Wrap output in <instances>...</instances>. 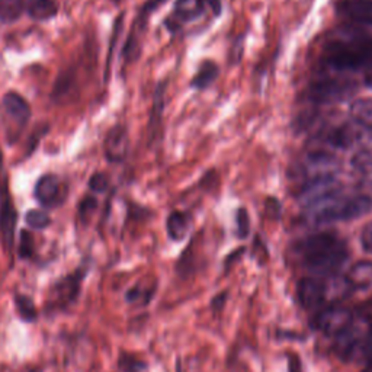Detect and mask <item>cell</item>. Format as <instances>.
<instances>
[{
	"mask_svg": "<svg viewBox=\"0 0 372 372\" xmlns=\"http://www.w3.org/2000/svg\"><path fill=\"white\" fill-rule=\"evenodd\" d=\"M20 5L23 11H27L37 20L50 19L57 13V5L53 0H20Z\"/></svg>",
	"mask_w": 372,
	"mask_h": 372,
	"instance_id": "cell-15",
	"label": "cell"
},
{
	"mask_svg": "<svg viewBox=\"0 0 372 372\" xmlns=\"http://www.w3.org/2000/svg\"><path fill=\"white\" fill-rule=\"evenodd\" d=\"M295 258L301 266L320 276H332L349 258L347 244L333 232H316L295 244Z\"/></svg>",
	"mask_w": 372,
	"mask_h": 372,
	"instance_id": "cell-1",
	"label": "cell"
},
{
	"mask_svg": "<svg viewBox=\"0 0 372 372\" xmlns=\"http://www.w3.org/2000/svg\"><path fill=\"white\" fill-rule=\"evenodd\" d=\"M361 244L366 253H372V221H369L361 232Z\"/></svg>",
	"mask_w": 372,
	"mask_h": 372,
	"instance_id": "cell-29",
	"label": "cell"
},
{
	"mask_svg": "<svg viewBox=\"0 0 372 372\" xmlns=\"http://www.w3.org/2000/svg\"><path fill=\"white\" fill-rule=\"evenodd\" d=\"M346 281L354 291H364L372 287V261L362 259L349 268Z\"/></svg>",
	"mask_w": 372,
	"mask_h": 372,
	"instance_id": "cell-13",
	"label": "cell"
},
{
	"mask_svg": "<svg viewBox=\"0 0 372 372\" xmlns=\"http://www.w3.org/2000/svg\"><path fill=\"white\" fill-rule=\"evenodd\" d=\"M4 106L8 115L19 123V124H27L31 118V106L30 104L23 99L19 93L9 92L4 97Z\"/></svg>",
	"mask_w": 372,
	"mask_h": 372,
	"instance_id": "cell-14",
	"label": "cell"
},
{
	"mask_svg": "<svg viewBox=\"0 0 372 372\" xmlns=\"http://www.w3.org/2000/svg\"><path fill=\"white\" fill-rule=\"evenodd\" d=\"M18 223V211L9 195L8 185L0 186V243L6 254H12L15 246V230Z\"/></svg>",
	"mask_w": 372,
	"mask_h": 372,
	"instance_id": "cell-6",
	"label": "cell"
},
{
	"mask_svg": "<svg viewBox=\"0 0 372 372\" xmlns=\"http://www.w3.org/2000/svg\"><path fill=\"white\" fill-rule=\"evenodd\" d=\"M95 208H97V199L92 198V197H86L80 202V217L83 220H86L93 211H95Z\"/></svg>",
	"mask_w": 372,
	"mask_h": 372,
	"instance_id": "cell-30",
	"label": "cell"
},
{
	"mask_svg": "<svg viewBox=\"0 0 372 372\" xmlns=\"http://www.w3.org/2000/svg\"><path fill=\"white\" fill-rule=\"evenodd\" d=\"M310 220L316 224H329L359 218L372 209V199L368 195H345L337 186L321 195L304 202Z\"/></svg>",
	"mask_w": 372,
	"mask_h": 372,
	"instance_id": "cell-2",
	"label": "cell"
},
{
	"mask_svg": "<svg viewBox=\"0 0 372 372\" xmlns=\"http://www.w3.org/2000/svg\"><path fill=\"white\" fill-rule=\"evenodd\" d=\"M323 61L337 72H358L372 63V38L347 35L324 45Z\"/></svg>",
	"mask_w": 372,
	"mask_h": 372,
	"instance_id": "cell-3",
	"label": "cell"
},
{
	"mask_svg": "<svg viewBox=\"0 0 372 372\" xmlns=\"http://www.w3.org/2000/svg\"><path fill=\"white\" fill-rule=\"evenodd\" d=\"M352 166L356 172L372 176V147H364L352 157Z\"/></svg>",
	"mask_w": 372,
	"mask_h": 372,
	"instance_id": "cell-22",
	"label": "cell"
},
{
	"mask_svg": "<svg viewBox=\"0 0 372 372\" xmlns=\"http://www.w3.org/2000/svg\"><path fill=\"white\" fill-rule=\"evenodd\" d=\"M37 201L44 208H53L60 202L61 197V186L60 180L54 175H44L35 185L34 190Z\"/></svg>",
	"mask_w": 372,
	"mask_h": 372,
	"instance_id": "cell-12",
	"label": "cell"
},
{
	"mask_svg": "<svg viewBox=\"0 0 372 372\" xmlns=\"http://www.w3.org/2000/svg\"><path fill=\"white\" fill-rule=\"evenodd\" d=\"M89 188L93 191V192H105L106 188H108V178L106 175L104 173H95L92 178H90V182H89Z\"/></svg>",
	"mask_w": 372,
	"mask_h": 372,
	"instance_id": "cell-28",
	"label": "cell"
},
{
	"mask_svg": "<svg viewBox=\"0 0 372 372\" xmlns=\"http://www.w3.org/2000/svg\"><path fill=\"white\" fill-rule=\"evenodd\" d=\"M236 232H237V237L244 240L249 237L250 235V218H249V213L246 208H239L237 209V214H236Z\"/></svg>",
	"mask_w": 372,
	"mask_h": 372,
	"instance_id": "cell-27",
	"label": "cell"
},
{
	"mask_svg": "<svg viewBox=\"0 0 372 372\" xmlns=\"http://www.w3.org/2000/svg\"><path fill=\"white\" fill-rule=\"evenodd\" d=\"M13 304L15 310L19 316V318L25 323H35L38 318V310L34 299L27 295V294H20L15 292L13 294Z\"/></svg>",
	"mask_w": 372,
	"mask_h": 372,
	"instance_id": "cell-18",
	"label": "cell"
},
{
	"mask_svg": "<svg viewBox=\"0 0 372 372\" xmlns=\"http://www.w3.org/2000/svg\"><path fill=\"white\" fill-rule=\"evenodd\" d=\"M19 372H42L39 368H25L23 371H19Z\"/></svg>",
	"mask_w": 372,
	"mask_h": 372,
	"instance_id": "cell-36",
	"label": "cell"
},
{
	"mask_svg": "<svg viewBox=\"0 0 372 372\" xmlns=\"http://www.w3.org/2000/svg\"><path fill=\"white\" fill-rule=\"evenodd\" d=\"M227 297H228L227 292H220L218 295H216L214 299H213V302H211V307H213L214 310H221V309L225 306Z\"/></svg>",
	"mask_w": 372,
	"mask_h": 372,
	"instance_id": "cell-34",
	"label": "cell"
},
{
	"mask_svg": "<svg viewBox=\"0 0 372 372\" xmlns=\"http://www.w3.org/2000/svg\"><path fill=\"white\" fill-rule=\"evenodd\" d=\"M166 2V0H149V2L143 6V11H142V15H140L138 16V19H142V20H146L147 19V16L151 13V12H154L160 5H163V4H165Z\"/></svg>",
	"mask_w": 372,
	"mask_h": 372,
	"instance_id": "cell-32",
	"label": "cell"
},
{
	"mask_svg": "<svg viewBox=\"0 0 372 372\" xmlns=\"http://www.w3.org/2000/svg\"><path fill=\"white\" fill-rule=\"evenodd\" d=\"M35 252V242L34 236L28 230L20 231V239H19V247H18V254L20 259H31Z\"/></svg>",
	"mask_w": 372,
	"mask_h": 372,
	"instance_id": "cell-25",
	"label": "cell"
},
{
	"mask_svg": "<svg viewBox=\"0 0 372 372\" xmlns=\"http://www.w3.org/2000/svg\"><path fill=\"white\" fill-rule=\"evenodd\" d=\"M355 320L352 310L345 307H329L321 310L314 318V328L326 336L337 337L346 329H349Z\"/></svg>",
	"mask_w": 372,
	"mask_h": 372,
	"instance_id": "cell-7",
	"label": "cell"
},
{
	"mask_svg": "<svg viewBox=\"0 0 372 372\" xmlns=\"http://www.w3.org/2000/svg\"><path fill=\"white\" fill-rule=\"evenodd\" d=\"M5 175H4V159H2V151H0V186L5 185Z\"/></svg>",
	"mask_w": 372,
	"mask_h": 372,
	"instance_id": "cell-35",
	"label": "cell"
},
{
	"mask_svg": "<svg viewBox=\"0 0 372 372\" xmlns=\"http://www.w3.org/2000/svg\"><path fill=\"white\" fill-rule=\"evenodd\" d=\"M371 199H372V185H371V195H368Z\"/></svg>",
	"mask_w": 372,
	"mask_h": 372,
	"instance_id": "cell-37",
	"label": "cell"
},
{
	"mask_svg": "<svg viewBox=\"0 0 372 372\" xmlns=\"http://www.w3.org/2000/svg\"><path fill=\"white\" fill-rule=\"evenodd\" d=\"M204 6V0H178L175 6V16L179 20H190L198 16Z\"/></svg>",
	"mask_w": 372,
	"mask_h": 372,
	"instance_id": "cell-21",
	"label": "cell"
},
{
	"mask_svg": "<svg viewBox=\"0 0 372 372\" xmlns=\"http://www.w3.org/2000/svg\"><path fill=\"white\" fill-rule=\"evenodd\" d=\"M105 156L112 163H120L128 153V134L125 127L115 125L105 138Z\"/></svg>",
	"mask_w": 372,
	"mask_h": 372,
	"instance_id": "cell-11",
	"label": "cell"
},
{
	"mask_svg": "<svg viewBox=\"0 0 372 372\" xmlns=\"http://www.w3.org/2000/svg\"><path fill=\"white\" fill-rule=\"evenodd\" d=\"M118 369L121 372H144L147 369V364L140 358L123 351L118 356Z\"/></svg>",
	"mask_w": 372,
	"mask_h": 372,
	"instance_id": "cell-23",
	"label": "cell"
},
{
	"mask_svg": "<svg viewBox=\"0 0 372 372\" xmlns=\"http://www.w3.org/2000/svg\"><path fill=\"white\" fill-rule=\"evenodd\" d=\"M20 0H0V19L4 22H12L22 13Z\"/></svg>",
	"mask_w": 372,
	"mask_h": 372,
	"instance_id": "cell-24",
	"label": "cell"
},
{
	"mask_svg": "<svg viewBox=\"0 0 372 372\" xmlns=\"http://www.w3.org/2000/svg\"><path fill=\"white\" fill-rule=\"evenodd\" d=\"M354 85L335 79H318L309 87V99L316 104H330L343 101L351 95Z\"/></svg>",
	"mask_w": 372,
	"mask_h": 372,
	"instance_id": "cell-8",
	"label": "cell"
},
{
	"mask_svg": "<svg viewBox=\"0 0 372 372\" xmlns=\"http://www.w3.org/2000/svg\"><path fill=\"white\" fill-rule=\"evenodd\" d=\"M25 221L34 230H44L51 224L50 216L45 211H41V209H31V211H28L25 216Z\"/></svg>",
	"mask_w": 372,
	"mask_h": 372,
	"instance_id": "cell-26",
	"label": "cell"
},
{
	"mask_svg": "<svg viewBox=\"0 0 372 372\" xmlns=\"http://www.w3.org/2000/svg\"><path fill=\"white\" fill-rule=\"evenodd\" d=\"M297 297L299 304L306 310H313L324 304L326 281L318 278H302L297 284Z\"/></svg>",
	"mask_w": 372,
	"mask_h": 372,
	"instance_id": "cell-9",
	"label": "cell"
},
{
	"mask_svg": "<svg viewBox=\"0 0 372 372\" xmlns=\"http://www.w3.org/2000/svg\"><path fill=\"white\" fill-rule=\"evenodd\" d=\"M335 9L347 20L372 25V0H337Z\"/></svg>",
	"mask_w": 372,
	"mask_h": 372,
	"instance_id": "cell-10",
	"label": "cell"
},
{
	"mask_svg": "<svg viewBox=\"0 0 372 372\" xmlns=\"http://www.w3.org/2000/svg\"><path fill=\"white\" fill-rule=\"evenodd\" d=\"M266 211L272 218H279L281 217V213H283L281 204H279V201L276 198H269L266 201Z\"/></svg>",
	"mask_w": 372,
	"mask_h": 372,
	"instance_id": "cell-31",
	"label": "cell"
},
{
	"mask_svg": "<svg viewBox=\"0 0 372 372\" xmlns=\"http://www.w3.org/2000/svg\"><path fill=\"white\" fill-rule=\"evenodd\" d=\"M287 359H288V372H302L301 359L297 354H288Z\"/></svg>",
	"mask_w": 372,
	"mask_h": 372,
	"instance_id": "cell-33",
	"label": "cell"
},
{
	"mask_svg": "<svg viewBox=\"0 0 372 372\" xmlns=\"http://www.w3.org/2000/svg\"><path fill=\"white\" fill-rule=\"evenodd\" d=\"M369 134H372V132L352 120V121H347V123H342V124L333 127L332 130L326 131L324 132V142L330 144L333 149L347 150V149L365 143L368 138H371Z\"/></svg>",
	"mask_w": 372,
	"mask_h": 372,
	"instance_id": "cell-5",
	"label": "cell"
},
{
	"mask_svg": "<svg viewBox=\"0 0 372 372\" xmlns=\"http://www.w3.org/2000/svg\"><path fill=\"white\" fill-rule=\"evenodd\" d=\"M87 272V266H79L76 271L56 279L49 291H46V297L44 301V314L53 317L67 313L72 309L80 298L82 287Z\"/></svg>",
	"mask_w": 372,
	"mask_h": 372,
	"instance_id": "cell-4",
	"label": "cell"
},
{
	"mask_svg": "<svg viewBox=\"0 0 372 372\" xmlns=\"http://www.w3.org/2000/svg\"><path fill=\"white\" fill-rule=\"evenodd\" d=\"M218 73H220V68H218L217 63H214L211 60H205L199 66L198 72L195 73V76L191 82V86L197 90H204L217 79Z\"/></svg>",
	"mask_w": 372,
	"mask_h": 372,
	"instance_id": "cell-16",
	"label": "cell"
},
{
	"mask_svg": "<svg viewBox=\"0 0 372 372\" xmlns=\"http://www.w3.org/2000/svg\"><path fill=\"white\" fill-rule=\"evenodd\" d=\"M351 116L359 125L372 132V99H358L351 105Z\"/></svg>",
	"mask_w": 372,
	"mask_h": 372,
	"instance_id": "cell-19",
	"label": "cell"
},
{
	"mask_svg": "<svg viewBox=\"0 0 372 372\" xmlns=\"http://www.w3.org/2000/svg\"><path fill=\"white\" fill-rule=\"evenodd\" d=\"M166 228H168V236L173 242H180L186 237V235H188L190 218H188V216L180 213V211H173L168 217Z\"/></svg>",
	"mask_w": 372,
	"mask_h": 372,
	"instance_id": "cell-17",
	"label": "cell"
},
{
	"mask_svg": "<svg viewBox=\"0 0 372 372\" xmlns=\"http://www.w3.org/2000/svg\"><path fill=\"white\" fill-rule=\"evenodd\" d=\"M154 292H156V284L144 285L143 283H138L125 292V301L128 304L147 306L151 298L154 297Z\"/></svg>",
	"mask_w": 372,
	"mask_h": 372,
	"instance_id": "cell-20",
	"label": "cell"
}]
</instances>
